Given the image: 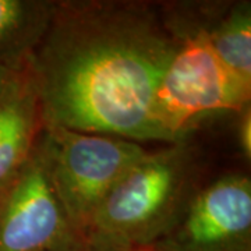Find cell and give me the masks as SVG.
Wrapping results in <instances>:
<instances>
[{"label":"cell","instance_id":"1","mask_svg":"<svg viewBox=\"0 0 251 251\" xmlns=\"http://www.w3.org/2000/svg\"><path fill=\"white\" fill-rule=\"evenodd\" d=\"M176 45L168 16L144 3H56L28 56L41 125L162 141L155 102Z\"/></svg>","mask_w":251,"mask_h":251},{"label":"cell","instance_id":"2","mask_svg":"<svg viewBox=\"0 0 251 251\" xmlns=\"http://www.w3.org/2000/svg\"><path fill=\"white\" fill-rule=\"evenodd\" d=\"M191 176L193 156L184 141L148 152L103 200L85 240L110 251L152 247L193 197Z\"/></svg>","mask_w":251,"mask_h":251},{"label":"cell","instance_id":"3","mask_svg":"<svg viewBox=\"0 0 251 251\" xmlns=\"http://www.w3.org/2000/svg\"><path fill=\"white\" fill-rule=\"evenodd\" d=\"M169 20L177 45L156 92L155 120L162 141L176 144L205 117L249 108L251 84L221 62L202 21Z\"/></svg>","mask_w":251,"mask_h":251},{"label":"cell","instance_id":"4","mask_svg":"<svg viewBox=\"0 0 251 251\" xmlns=\"http://www.w3.org/2000/svg\"><path fill=\"white\" fill-rule=\"evenodd\" d=\"M42 128L38 143L52 188L74 230L85 239L103 200L148 152L141 144L119 137Z\"/></svg>","mask_w":251,"mask_h":251},{"label":"cell","instance_id":"5","mask_svg":"<svg viewBox=\"0 0 251 251\" xmlns=\"http://www.w3.org/2000/svg\"><path fill=\"white\" fill-rule=\"evenodd\" d=\"M84 240L54 194L35 143L27 162L0 190V251H62Z\"/></svg>","mask_w":251,"mask_h":251},{"label":"cell","instance_id":"6","mask_svg":"<svg viewBox=\"0 0 251 251\" xmlns=\"http://www.w3.org/2000/svg\"><path fill=\"white\" fill-rule=\"evenodd\" d=\"M153 251H251V181L229 175L193 194Z\"/></svg>","mask_w":251,"mask_h":251},{"label":"cell","instance_id":"7","mask_svg":"<svg viewBox=\"0 0 251 251\" xmlns=\"http://www.w3.org/2000/svg\"><path fill=\"white\" fill-rule=\"evenodd\" d=\"M39 123L38 99L25 74L0 99V190L29 158Z\"/></svg>","mask_w":251,"mask_h":251},{"label":"cell","instance_id":"8","mask_svg":"<svg viewBox=\"0 0 251 251\" xmlns=\"http://www.w3.org/2000/svg\"><path fill=\"white\" fill-rule=\"evenodd\" d=\"M204 27L221 62L236 77L251 84L250 1L232 3L221 17L205 21Z\"/></svg>","mask_w":251,"mask_h":251},{"label":"cell","instance_id":"9","mask_svg":"<svg viewBox=\"0 0 251 251\" xmlns=\"http://www.w3.org/2000/svg\"><path fill=\"white\" fill-rule=\"evenodd\" d=\"M54 4L32 0H0V49L11 45L32 49L45 32Z\"/></svg>","mask_w":251,"mask_h":251},{"label":"cell","instance_id":"10","mask_svg":"<svg viewBox=\"0 0 251 251\" xmlns=\"http://www.w3.org/2000/svg\"><path fill=\"white\" fill-rule=\"evenodd\" d=\"M20 77L21 75L11 66L0 63V99L9 92L10 88L20 80Z\"/></svg>","mask_w":251,"mask_h":251},{"label":"cell","instance_id":"11","mask_svg":"<svg viewBox=\"0 0 251 251\" xmlns=\"http://www.w3.org/2000/svg\"><path fill=\"white\" fill-rule=\"evenodd\" d=\"M240 144L244 155L247 159H250L251 153V119H250V108L244 110L242 123H240Z\"/></svg>","mask_w":251,"mask_h":251},{"label":"cell","instance_id":"12","mask_svg":"<svg viewBox=\"0 0 251 251\" xmlns=\"http://www.w3.org/2000/svg\"><path fill=\"white\" fill-rule=\"evenodd\" d=\"M62 251H110L108 249H103L100 246H97L94 243L88 242V240H84V242L78 243L73 247H69V249H64Z\"/></svg>","mask_w":251,"mask_h":251},{"label":"cell","instance_id":"13","mask_svg":"<svg viewBox=\"0 0 251 251\" xmlns=\"http://www.w3.org/2000/svg\"><path fill=\"white\" fill-rule=\"evenodd\" d=\"M131 251H153L152 249H137V250H131Z\"/></svg>","mask_w":251,"mask_h":251}]
</instances>
